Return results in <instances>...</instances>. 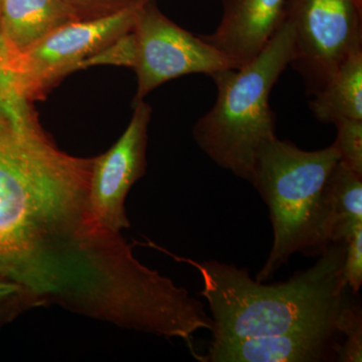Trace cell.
<instances>
[{"instance_id":"18","label":"cell","mask_w":362,"mask_h":362,"mask_svg":"<svg viewBox=\"0 0 362 362\" xmlns=\"http://www.w3.org/2000/svg\"><path fill=\"white\" fill-rule=\"evenodd\" d=\"M28 308H30V305L21 295L0 299V327L11 319L16 318L21 311Z\"/></svg>"},{"instance_id":"6","label":"cell","mask_w":362,"mask_h":362,"mask_svg":"<svg viewBox=\"0 0 362 362\" xmlns=\"http://www.w3.org/2000/svg\"><path fill=\"white\" fill-rule=\"evenodd\" d=\"M133 33L136 39L134 68L137 90L133 106L159 86L183 76L238 69L225 54L161 13L154 0L145 2Z\"/></svg>"},{"instance_id":"8","label":"cell","mask_w":362,"mask_h":362,"mask_svg":"<svg viewBox=\"0 0 362 362\" xmlns=\"http://www.w3.org/2000/svg\"><path fill=\"white\" fill-rule=\"evenodd\" d=\"M223 16L213 33L199 35L237 66L263 51L282 25L287 0H221Z\"/></svg>"},{"instance_id":"13","label":"cell","mask_w":362,"mask_h":362,"mask_svg":"<svg viewBox=\"0 0 362 362\" xmlns=\"http://www.w3.org/2000/svg\"><path fill=\"white\" fill-rule=\"evenodd\" d=\"M335 328L337 333L344 334L342 344H337L334 351L337 361L341 362L362 361V318L361 310L356 305L343 302L337 319Z\"/></svg>"},{"instance_id":"11","label":"cell","mask_w":362,"mask_h":362,"mask_svg":"<svg viewBox=\"0 0 362 362\" xmlns=\"http://www.w3.org/2000/svg\"><path fill=\"white\" fill-rule=\"evenodd\" d=\"M325 239L345 243L362 228V176L338 161L326 185Z\"/></svg>"},{"instance_id":"2","label":"cell","mask_w":362,"mask_h":362,"mask_svg":"<svg viewBox=\"0 0 362 362\" xmlns=\"http://www.w3.org/2000/svg\"><path fill=\"white\" fill-rule=\"evenodd\" d=\"M293 40L291 25L284 18L252 61L211 76L218 90L216 103L194 124L199 148L216 165L250 183L259 149L276 137L270 95L291 63Z\"/></svg>"},{"instance_id":"5","label":"cell","mask_w":362,"mask_h":362,"mask_svg":"<svg viewBox=\"0 0 362 362\" xmlns=\"http://www.w3.org/2000/svg\"><path fill=\"white\" fill-rule=\"evenodd\" d=\"M362 0H287L285 20L293 30L290 65L307 94L325 87L335 71L362 51Z\"/></svg>"},{"instance_id":"1","label":"cell","mask_w":362,"mask_h":362,"mask_svg":"<svg viewBox=\"0 0 362 362\" xmlns=\"http://www.w3.org/2000/svg\"><path fill=\"white\" fill-rule=\"evenodd\" d=\"M142 245L199 272L204 284L199 295L206 298L211 314L213 341L281 334L332 322L345 301V243L328 245L311 268L275 284L254 280L247 269L178 257L150 240Z\"/></svg>"},{"instance_id":"3","label":"cell","mask_w":362,"mask_h":362,"mask_svg":"<svg viewBox=\"0 0 362 362\" xmlns=\"http://www.w3.org/2000/svg\"><path fill=\"white\" fill-rule=\"evenodd\" d=\"M339 160L334 144L307 151L276 136L262 145L251 183L268 206L274 240L256 280L266 282L297 252L320 255L328 246L326 185Z\"/></svg>"},{"instance_id":"20","label":"cell","mask_w":362,"mask_h":362,"mask_svg":"<svg viewBox=\"0 0 362 362\" xmlns=\"http://www.w3.org/2000/svg\"><path fill=\"white\" fill-rule=\"evenodd\" d=\"M13 295H21V288L14 283L0 280V299L13 296Z\"/></svg>"},{"instance_id":"10","label":"cell","mask_w":362,"mask_h":362,"mask_svg":"<svg viewBox=\"0 0 362 362\" xmlns=\"http://www.w3.org/2000/svg\"><path fill=\"white\" fill-rule=\"evenodd\" d=\"M76 21L61 0H0V61Z\"/></svg>"},{"instance_id":"4","label":"cell","mask_w":362,"mask_h":362,"mask_svg":"<svg viewBox=\"0 0 362 362\" xmlns=\"http://www.w3.org/2000/svg\"><path fill=\"white\" fill-rule=\"evenodd\" d=\"M141 6L66 23L25 51L0 61V77L26 103L42 100L83 59L132 32Z\"/></svg>"},{"instance_id":"14","label":"cell","mask_w":362,"mask_h":362,"mask_svg":"<svg viewBox=\"0 0 362 362\" xmlns=\"http://www.w3.org/2000/svg\"><path fill=\"white\" fill-rule=\"evenodd\" d=\"M333 124L337 129L333 144L339 153L340 161L362 176V120L344 118Z\"/></svg>"},{"instance_id":"15","label":"cell","mask_w":362,"mask_h":362,"mask_svg":"<svg viewBox=\"0 0 362 362\" xmlns=\"http://www.w3.org/2000/svg\"><path fill=\"white\" fill-rule=\"evenodd\" d=\"M135 61L136 39L132 30L83 59L76 66L75 71L95 66H117L133 69Z\"/></svg>"},{"instance_id":"19","label":"cell","mask_w":362,"mask_h":362,"mask_svg":"<svg viewBox=\"0 0 362 362\" xmlns=\"http://www.w3.org/2000/svg\"><path fill=\"white\" fill-rule=\"evenodd\" d=\"M18 100H21L20 98L16 97L0 78V114L4 113L7 107L11 106Z\"/></svg>"},{"instance_id":"16","label":"cell","mask_w":362,"mask_h":362,"mask_svg":"<svg viewBox=\"0 0 362 362\" xmlns=\"http://www.w3.org/2000/svg\"><path fill=\"white\" fill-rule=\"evenodd\" d=\"M73 13L76 21H90L106 18L141 6L148 0H61Z\"/></svg>"},{"instance_id":"12","label":"cell","mask_w":362,"mask_h":362,"mask_svg":"<svg viewBox=\"0 0 362 362\" xmlns=\"http://www.w3.org/2000/svg\"><path fill=\"white\" fill-rule=\"evenodd\" d=\"M309 107L320 122L339 119L362 120V51L349 57L320 92L313 95Z\"/></svg>"},{"instance_id":"17","label":"cell","mask_w":362,"mask_h":362,"mask_svg":"<svg viewBox=\"0 0 362 362\" xmlns=\"http://www.w3.org/2000/svg\"><path fill=\"white\" fill-rule=\"evenodd\" d=\"M342 276L346 287L358 293L362 285V228H357L345 242Z\"/></svg>"},{"instance_id":"9","label":"cell","mask_w":362,"mask_h":362,"mask_svg":"<svg viewBox=\"0 0 362 362\" xmlns=\"http://www.w3.org/2000/svg\"><path fill=\"white\" fill-rule=\"evenodd\" d=\"M335 321L281 334L211 341L202 362H313L321 361L337 334Z\"/></svg>"},{"instance_id":"7","label":"cell","mask_w":362,"mask_h":362,"mask_svg":"<svg viewBox=\"0 0 362 362\" xmlns=\"http://www.w3.org/2000/svg\"><path fill=\"white\" fill-rule=\"evenodd\" d=\"M133 107L129 125L108 151L95 157L90 175V201L95 216L102 226L115 233L130 228L125 199L147 166L151 107L145 101Z\"/></svg>"}]
</instances>
